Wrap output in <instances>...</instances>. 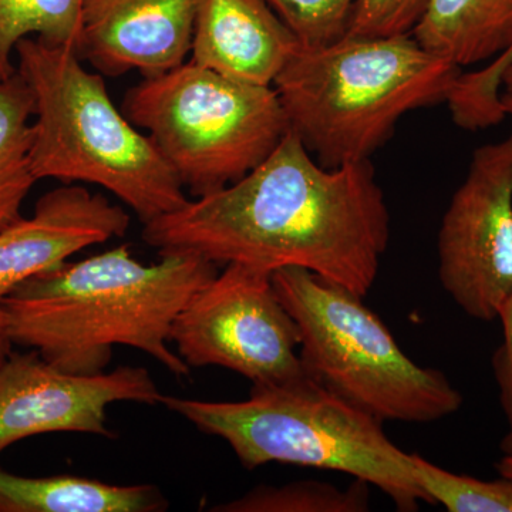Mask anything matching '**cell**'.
I'll return each instance as SVG.
<instances>
[{
  "label": "cell",
  "instance_id": "1",
  "mask_svg": "<svg viewBox=\"0 0 512 512\" xmlns=\"http://www.w3.org/2000/svg\"><path fill=\"white\" fill-rule=\"evenodd\" d=\"M158 255L271 272L302 268L366 298L390 242V212L370 160L326 168L289 130L237 183L147 222Z\"/></svg>",
  "mask_w": 512,
  "mask_h": 512
},
{
  "label": "cell",
  "instance_id": "2",
  "mask_svg": "<svg viewBox=\"0 0 512 512\" xmlns=\"http://www.w3.org/2000/svg\"><path fill=\"white\" fill-rule=\"evenodd\" d=\"M218 272L207 259L178 252L143 264L124 244L33 276L0 302L13 345L36 350L66 372H106L114 348L128 346L187 377L191 367L170 348L171 329Z\"/></svg>",
  "mask_w": 512,
  "mask_h": 512
},
{
  "label": "cell",
  "instance_id": "3",
  "mask_svg": "<svg viewBox=\"0 0 512 512\" xmlns=\"http://www.w3.org/2000/svg\"><path fill=\"white\" fill-rule=\"evenodd\" d=\"M460 67L412 35L299 47L274 89L293 131L326 168L370 160L410 111L448 100Z\"/></svg>",
  "mask_w": 512,
  "mask_h": 512
},
{
  "label": "cell",
  "instance_id": "4",
  "mask_svg": "<svg viewBox=\"0 0 512 512\" xmlns=\"http://www.w3.org/2000/svg\"><path fill=\"white\" fill-rule=\"evenodd\" d=\"M16 70L32 93V157L37 181L99 185L143 224L190 198L156 144L111 100L103 74L79 53L36 37L20 40Z\"/></svg>",
  "mask_w": 512,
  "mask_h": 512
},
{
  "label": "cell",
  "instance_id": "5",
  "mask_svg": "<svg viewBox=\"0 0 512 512\" xmlns=\"http://www.w3.org/2000/svg\"><path fill=\"white\" fill-rule=\"evenodd\" d=\"M161 404L224 440L247 470L281 463L338 471L375 485L399 511L429 504L413 476L410 453L386 436L383 421L311 377L252 386L248 399L239 402L164 394Z\"/></svg>",
  "mask_w": 512,
  "mask_h": 512
},
{
  "label": "cell",
  "instance_id": "6",
  "mask_svg": "<svg viewBox=\"0 0 512 512\" xmlns=\"http://www.w3.org/2000/svg\"><path fill=\"white\" fill-rule=\"evenodd\" d=\"M272 282L298 325L306 375L380 421L431 423L463 406L443 372L417 365L362 296L302 268Z\"/></svg>",
  "mask_w": 512,
  "mask_h": 512
},
{
  "label": "cell",
  "instance_id": "7",
  "mask_svg": "<svg viewBox=\"0 0 512 512\" xmlns=\"http://www.w3.org/2000/svg\"><path fill=\"white\" fill-rule=\"evenodd\" d=\"M121 109L194 198L237 183L289 131L274 87L235 82L192 60L143 77Z\"/></svg>",
  "mask_w": 512,
  "mask_h": 512
},
{
  "label": "cell",
  "instance_id": "8",
  "mask_svg": "<svg viewBox=\"0 0 512 512\" xmlns=\"http://www.w3.org/2000/svg\"><path fill=\"white\" fill-rule=\"evenodd\" d=\"M191 367L218 366L252 386L308 377L299 356L298 325L285 308L271 272L225 265L178 313L170 335Z\"/></svg>",
  "mask_w": 512,
  "mask_h": 512
},
{
  "label": "cell",
  "instance_id": "9",
  "mask_svg": "<svg viewBox=\"0 0 512 512\" xmlns=\"http://www.w3.org/2000/svg\"><path fill=\"white\" fill-rule=\"evenodd\" d=\"M444 291L478 320L497 319L512 291V134L477 148L439 231Z\"/></svg>",
  "mask_w": 512,
  "mask_h": 512
},
{
  "label": "cell",
  "instance_id": "10",
  "mask_svg": "<svg viewBox=\"0 0 512 512\" xmlns=\"http://www.w3.org/2000/svg\"><path fill=\"white\" fill-rule=\"evenodd\" d=\"M164 394L144 367L79 375L52 365L36 350L10 353L0 363V454L46 433H84L114 439L107 409L114 403L157 406Z\"/></svg>",
  "mask_w": 512,
  "mask_h": 512
},
{
  "label": "cell",
  "instance_id": "11",
  "mask_svg": "<svg viewBox=\"0 0 512 512\" xmlns=\"http://www.w3.org/2000/svg\"><path fill=\"white\" fill-rule=\"evenodd\" d=\"M130 221L123 207L83 185L63 184L46 192L32 217H22L0 231V301L83 249L124 237Z\"/></svg>",
  "mask_w": 512,
  "mask_h": 512
},
{
  "label": "cell",
  "instance_id": "12",
  "mask_svg": "<svg viewBox=\"0 0 512 512\" xmlns=\"http://www.w3.org/2000/svg\"><path fill=\"white\" fill-rule=\"evenodd\" d=\"M198 0H84L82 49L100 74L143 77L187 62Z\"/></svg>",
  "mask_w": 512,
  "mask_h": 512
},
{
  "label": "cell",
  "instance_id": "13",
  "mask_svg": "<svg viewBox=\"0 0 512 512\" xmlns=\"http://www.w3.org/2000/svg\"><path fill=\"white\" fill-rule=\"evenodd\" d=\"M298 39L264 0H198L190 60L252 86L274 87Z\"/></svg>",
  "mask_w": 512,
  "mask_h": 512
},
{
  "label": "cell",
  "instance_id": "14",
  "mask_svg": "<svg viewBox=\"0 0 512 512\" xmlns=\"http://www.w3.org/2000/svg\"><path fill=\"white\" fill-rule=\"evenodd\" d=\"M412 36L460 69L497 59L512 47V0H429Z\"/></svg>",
  "mask_w": 512,
  "mask_h": 512
},
{
  "label": "cell",
  "instance_id": "15",
  "mask_svg": "<svg viewBox=\"0 0 512 512\" xmlns=\"http://www.w3.org/2000/svg\"><path fill=\"white\" fill-rule=\"evenodd\" d=\"M153 484L117 485L70 476L20 477L0 468V512H163Z\"/></svg>",
  "mask_w": 512,
  "mask_h": 512
},
{
  "label": "cell",
  "instance_id": "16",
  "mask_svg": "<svg viewBox=\"0 0 512 512\" xmlns=\"http://www.w3.org/2000/svg\"><path fill=\"white\" fill-rule=\"evenodd\" d=\"M32 93L16 70L0 79V231L23 217L22 207L33 185Z\"/></svg>",
  "mask_w": 512,
  "mask_h": 512
},
{
  "label": "cell",
  "instance_id": "17",
  "mask_svg": "<svg viewBox=\"0 0 512 512\" xmlns=\"http://www.w3.org/2000/svg\"><path fill=\"white\" fill-rule=\"evenodd\" d=\"M84 0H0V79L16 72L20 40L36 37L80 55Z\"/></svg>",
  "mask_w": 512,
  "mask_h": 512
},
{
  "label": "cell",
  "instance_id": "18",
  "mask_svg": "<svg viewBox=\"0 0 512 512\" xmlns=\"http://www.w3.org/2000/svg\"><path fill=\"white\" fill-rule=\"evenodd\" d=\"M370 485L357 480L342 490L322 481H296L284 485H258L214 512H366L370 510Z\"/></svg>",
  "mask_w": 512,
  "mask_h": 512
},
{
  "label": "cell",
  "instance_id": "19",
  "mask_svg": "<svg viewBox=\"0 0 512 512\" xmlns=\"http://www.w3.org/2000/svg\"><path fill=\"white\" fill-rule=\"evenodd\" d=\"M413 476L429 504H440L448 512H512V480L484 481L451 473L410 453Z\"/></svg>",
  "mask_w": 512,
  "mask_h": 512
},
{
  "label": "cell",
  "instance_id": "20",
  "mask_svg": "<svg viewBox=\"0 0 512 512\" xmlns=\"http://www.w3.org/2000/svg\"><path fill=\"white\" fill-rule=\"evenodd\" d=\"M288 26L301 47L312 49L348 33L355 0H264Z\"/></svg>",
  "mask_w": 512,
  "mask_h": 512
},
{
  "label": "cell",
  "instance_id": "21",
  "mask_svg": "<svg viewBox=\"0 0 512 512\" xmlns=\"http://www.w3.org/2000/svg\"><path fill=\"white\" fill-rule=\"evenodd\" d=\"M429 0H355L348 33L357 37L412 35Z\"/></svg>",
  "mask_w": 512,
  "mask_h": 512
},
{
  "label": "cell",
  "instance_id": "22",
  "mask_svg": "<svg viewBox=\"0 0 512 512\" xmlns=\"http://www.w3.org/2000/svg\"><path fill=\"white\" fill-rule=\"evenodd\" d=\"M497 319L503 325V343L494 353L493 370L501 409L508 426H512V291L498 306Z\"/></svg>",
  "mask_w": 512,
  "mask_h": 512
},
{
  "label": "cell",
  "instance_id": "23",
  "mask_svg": "<svg viewBox=\"0 0 512 512\" xmlns=\"http://www.w3.org/2000/svg\"><path fill=\"white\" fill-rule=\"evenodd\" d=\"M512 62V47L504 55L497 57L490 66L484 67L480 72L467 74V83L471 93L483 100H494L500 96L501 76L508 64Z\"/></svg>",
  "mask_w": 512,
  "mask_h": 512
},
{
  "label": "cell",
  "instance_id": "24",
  "mask_svg": "<svg viewBox=\"0 0 512 512\" xmlns=\"http://www.w3.org/2000/svg\"><path fill=\"white\" fill-rule=\"evenodd\" d=\"M12 338L9 332V319L5 306L0 302V363L12 353Z\"/></svg>",
  "mask_w": 512,
  "mask_h": 512
},
{
  "label": "cell",
  "instance_id": "25",
  "mask_svg": "<svg viewBox=\"0 0 512 512\" xmlns=\"http://www.w3.org/2000/svg\"><path fill=\"white\" fill-rule=\"evenodd\" d=\"M498 473L501 477L511 478L512 480V456H503L501 460L495 464Z\"/></svg>",
  "mask_w": 512,
  "mask_h": 512
},
{
  "label": "cell",
  "instance_id": "26",
  "mask_svg": "<svg viewBox=\"0 0 512 512\" xmlns=\"http://www.w3.org/2000/svg\"><path fill=\"white\" fill-rule=\"evenodd\" d=\"M501 94H507L512 96V62L508 64L507 69L504 70L503 76H501Z\"/></svg>",
  "mask_w": 512,
  "mask_h": 512
},
{
  "label": "cell",
  "instance_id": "27",
  "mask_svg": "<svg viewBox=\"0 0 512 512\" xmlns=\"http://www.w3.org/2000/svg\"><path fill=\"white\" fill-rule=\"evenodd\" d=\"M500 450L503 456H512V426L508 427L507 433L501 439Z\"/></svg>",
  "mask_w": 512,
  "mask_h": 512
},
{
  "label": "cell",
  "instance_id": "28",
  "mask_svg": "<svg viewBox=\"0 0 512 512\" xmlns=\"http://www.w3.org/2000/svg\"><path fill=\"white\" fill-rule=\"evenodd\" d=\"M501 104H503L505 114H507V116H512V96L501 94Z\"/></svg>",
  "mask_w": 512,
  "mask_h": 512
}]
</instances>
